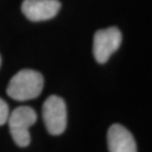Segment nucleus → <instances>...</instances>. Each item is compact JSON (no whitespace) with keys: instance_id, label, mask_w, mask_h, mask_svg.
<instances>
[{"instance_id":"nucleus-6","label":"nucleus","mask_w":152,"mask_h":152,"mask_svg":"<svg viewBox=\"0 0 152 152\" xmlns=\"http://www.w3.org/2000/svg\"><path fill=\"white\" fill-rule=\"evenodd\" d=\"M107 144L109 152H137L132 132L120 124H114L109 128Z\"/></svg>"},{"instance_id":"nucleus-8","label":"nucleus","mask_w":152,"mask_h":152,"mask_svg":"<svg viewBox=\"0 0 152 152\" xmlns=\"http://www.w3.org/2000/svg\"><path fill=\"white\" fill-rule=\"evenodd\" d=\"M0 66H1V57H0Z\"/></svg>"},{"instance_id":"nucleus-2","label":"nucleus","mask_w":152,"mask_h":152,"mask_svg":"<svg viewBox=\"0 0 152 152\" xmlns=\"http://www.w3.org/2000/svg\"><path fill=\"white\" fill-rule=\"evenodd\" d=\"M35 111L28 106H20L16 108L8 118V124L13 140L20 147H26L31 142L28 129L37 122Z\"/></svg>"},{"instance_id":"nucleus-4","label":"nucleus","mask_w":152,"mask_h":152,"mask_svg":"<svg viewBox=\"0 0 152 152\" xmlns=\"http://www.w3.org/2000/svg\"><path fill=\"white\" fill-rule=\"evenodd\" d=\"M122 34L118 28L98 30L93 37V55L99 64H104L122 43Z\"/></svg>"},{"instance_id":"nucleus-5","label":"nucleus","mask_w":152,"mask_h":152,"mask_svg":"<svg viewBox=\"0 0 152 152\" xmlns=\"http://www.w3.org/2000/svg\"><path fill=\"white\" fill-rule=\"evenodd\" d=\"M61 8L58 0H25L22 11L30 21L39 22L52 19Z\"/></svg>"},{"instance_id":"nucleus-3","label":"nucleus","mask_w":152,"mask_h":152,"mask_svg":"<svg viewBox=\"0 0 152 152\" xmlns=\"http://www.w3.org/2000/svg\"><path fill=\"white\" fill-rule=\"evenodd\" d=\"M42 118L50 134H63L67 127V107L65 101L57 95L49 96L42 106Z\"/></svg>"},{"instance_id":"nucleus-7","label":"nucleus","mask_w":152,"mask_h":152,"mask_svg":"<svg viewBox=\"0 0 152 152\" xmlns=\"http://www.w3.org/2000/svg\"><path fill=\"white\" fill-rule=\"evenodd\" d=\"M9 107L4 100L0 98V126H3L8 121L9 118Z\"/></svg>"},{"instance_id":"nucleus-1","label":"nucleus","mask_w":152,"mask_h":152,"mask_svg":"<svg viewBox=\"0 0 152 152\" xmlns=\"http://www.w3.org/2000/svg\"><path fill=\"white\" fill-rule=\"evenodd\" d=\"M43 77L37 71L25 69L11 79L7 86V94L17 101H27L37 98L42 91Z\"/></svg>"}]
</instances>
